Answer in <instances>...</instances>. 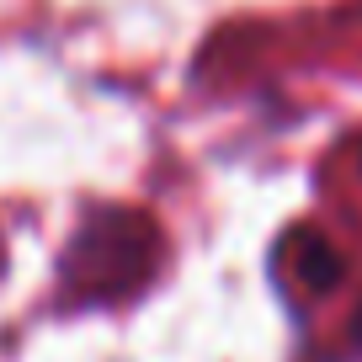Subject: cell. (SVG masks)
I'll return each mask as SVG.
<instances>
[{"label": "cell", "mask_w": 362, "mask_h": 362, "mask_svg": "<svg viewBox=\"0 0 362 362\" xmlns=\"http://www.w3.org/2000/svg\"><path fill=\"white\" fill-rule=\"evenodd\" d=\"M298 267H304V277H309V283H315V288H325V283H336V256H315V245H309V256L304 261H298Z\"/></svg>", "instance_id": "1"}]
</instances>
